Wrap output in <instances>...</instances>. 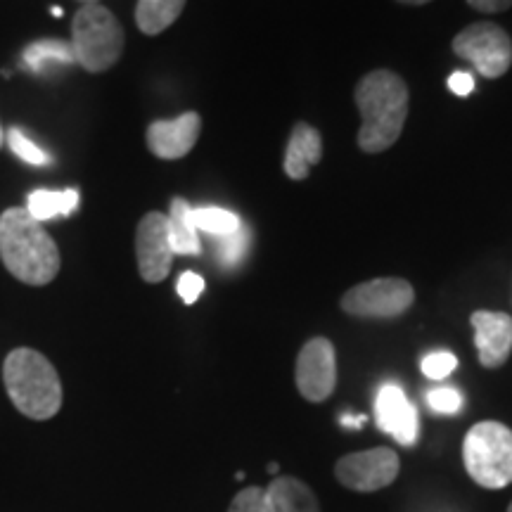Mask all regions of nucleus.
<instances>
[{
	"instance_id": "nucleus-24",
	"label": "nucleus",
	"mask_w": 512,
	"mask_h": 512,
	"mask_svg": "<svg viewBox=\"0 0 512 512\" xmlns=\"http://www.w3.org/2000/svg\"><path fill=\"white\" fill-rule=\"evenodd\" d=\"M427 403L434 413L441 415H456L460 408H463V394L453 387H441V389H432L427 394Z\"/></svg>"
},
{
	"instance_id": "nucleus-19",
	"label": "nucleus",
	"mask_w": 512,
	"mask_h": 512,
	"mask_svg": "<svg viewBox=\"0 0 512 512\" xmlns=\"http://www.w3.org/2000/svg\"><path fill=\"white\" fill-rule=\"evenodd\" d=\"M188 0H138L136 24L145 36H159L181 17Z\"/></svg>"
},
{
	"instance_id": "nucleus-32",
	"label": "nucleus",
	"mask_w": 512,
	"mask_h": 512,
	"mask_svg": "<svg viewBox=\"0 0 512 512\" xmlns=\"http://www.w3.org/2000/svg\"><path fill=\"white\" fill-rule=\"evenodd\" d=\"M508 512H512V503H510V508H508Z\"/></svg>"
},
{
	"instance_id": "nucleus-28",
	"label": "nucleus",
	"mask_w": 512,
	"mask_h": 512,
	"mask_svg": "<svg viewBox=\"0 0 512 512\" xmlns=\"http://www.w3.org/2000/svg\"><path fill=\"white\" fill-rule=\"evenodd\" d=\"M467 5L479 12H489V15H494V12L510 10L512 0H467Z\"/></svg>"
},
{
	"instance_id": "nucleus-29",
	"label": "nucleus",
	"mask_w": 512,
	"mask_h": 512,
	"mask_svg": "<svg viewBox=\"0 0 512 512\" xmlns=\"http://www.w3.org/2000/svg\"><path fill=\"white\" fill-rule=\"evenodd\" d=\"M342 425L344 427H354V430H358V427L366 425V415H344Z\"/></svg>"
},
{
	"instance_id": "nucleus-3",
	"label": "nucleus",
	"mask_w": 512,
	"mask_h": 512,
	"mask_svg": "<svg viewBox=\"0 0 512 512\" xmlns=\"http://www.w3.org/2000/svg\"><path fill=\"white\" fill-rule=\"evenodd\" d=\"M3 382L12 406L29 420H50L62 408V382L41 351L12 349L3 363Z\"/></svg>"
},
{
	"instance_id": "nucleus-16",
	"label": "nucleus",
	"mask_w": 512,
	"mask_h": 512,
	"mask_svg": "<svg viewBox=\"0 0 512 512\" xmlns=\"http://www.w3.org/2000/svg\"><path fill=\"white\" fill-rule=\"evenodd\" d=\"M169 221V240L174 254L181 256H197L202 254V240L200 230L192 223V207L183 197H174L171 200V209L166 214Z\"/></svg>"
},
{
	"instance_id": "nucleus-6",
	"label": "nucleus",
	"mask_w": 512,
	"mask_h": 512,
	"mask_svg": "<svg viewBox=\"0 0 512 512\" xmlns=\"http://www.w3.org/2000/svg\"><path fill=\"white\" fill-rule=\"evenodd\" d=\"M453 53L470 62L486 79H498L512 64V41L498 24L477 22L453 38Z\"/></svg>"
},
{
	"instance_id": "nucleus-23",
	"label": "nucleus",
	"mask_w": 512,
	"mask_h": 512,
	"mask_svg": "<svg viewBox=\"0 0 512 512\" xmlns=\"http://www.w3.org/2000/svg\"><path fill=\"white\" fill-rule=\"evenodd\" d=\"M458 368V358L451 351H432L420 361V370L430 380H444Z\"/></svg>"
},
{
	"instance_id": "nucleus-9",
	"label": "nucleus",
	"mask_w": 512,
	"mask_h": 512,
	"mask_svg": "<svg viewBox=\"0 0 512 512\" xmlns=\"http://www.w3.org/2000/svg\"><path fill=\"white\" fill-rule=\"evenodd\" d=\"M297 389L306 401L320 403L330 399L337 387V356L330 339L313 337L297 356Z\"/></svg>"
},
{
	"instance_id": "nucleus-17",
	"label": "nucleus",
	"mask_w": 512,
	"mask_h": 512,
	"mask_svg": "<svg viewBox=\"0 0 512 512\" xmlns=\"http://www.w3.org/2000/svg\"><path fill=\"white\" fill-rule=\"evenodd\" d=\"M22 62L29 72L41 74L50 67H69L76 64L72 43L62 38H41V41L29 43L22 53Z\"/></svg>"
},
{
	"instance_id": "nucleus-26",
	"label": "nucleus",
	"mask_w": 512,
	"mask_h": 512,
	"mask_svg": "<svg viewBox=\"0 0 512 512\" xmlns=\"http://www.w3.org/2000/svg\"><path fill=\"white\" fill-rule=\"evenodd\" d=\"M178 294H181V299L185 304H195L197 299H200V294L204 292V278L200 273H192V271H185L181 273V278H178V285H176Z\"/></svg>"
},
{
	"instance_id": "nucleus-31",
	"label": "nucleus",
	"mask_w": 512,
	"mask_h": 512,
	"mask_svg": "<svg viewBox=\"0 0 512 512\" xmlns=\"http://www.w3.org/2000/svg\"><path fill=\"white\" fill-rule=\"evenodd\" d=\"M3 143H5V131H3V126H0V147H3Z\"/></svg>"
},
{
	"instance_id": "nucleus-18",
	"label": "nucleus",
	"mask_w": 512,
	"mask_h": 512,
	"mask_svg": "<svg viewBox=\"0 0 512 512\" xmlns=\"http://www.w3.org/2000/svg\"><path fill=\"white\" fill-rule=\"evenodd\" d=\"M79 190L67 188V190H34L27 197V211L34 216L36 221L46 223L57 216H72L79 209Z\"/></svg>"
},
{
	"instance_id": "nucleus-4",
	"label": "nucleus",
	"mask_w": 512,
	"mask_h": 512,
	"mask_svg": "<svg viewBox=\"0 0 512 512\" xmlns=\"http://www.w3.org/2000/svg\"><path fill=\"white\" fill-rule=\"evenodd\" d=\"M69 43L81 69H86L88 74H102L121 60L126 36L119 19L105 5L86 3L74 15Z\"/></svg>"
},
{
	"instance_id": "nucleus-13",
	"label": "nucleus",
	"mask_w": 512,
	"mask_h": 512,
	"mask_svg": "<svg viewBox=\"0 0 512 512\" xmlns=\"http://www.w3.org/2000/svg\"><path fill=\"white\" fill-rule=\"evenodd\" d=\"M475 328V347L484 368H501L512 351V318L508 313L475 311L470 318Z\"/></svg>"
},
{
	"instance_id": "nucleus-30",
	"label": "nucleus",
	"mask_w": 512,
	"mask_h": 512,
	"mask_svg": "<svg viewBox=\"0 0 512 512\" xmlns=\"http://www.w3.org/2000/svg\"><path fill=\"white\" fill-rule=\"evenodd\" d=\"M403 5H425V3H432V0H399Z\"/></svg>"
},
{
	"instance_id": "nucleus-12",
	"label": "nucleus",
	"mask_w": 512,
	"mask_h": 512,
	"mask_svg": "<svg viewBox=\"0 0 512 512\" xmlns=\"http://www.w3.org/2000/svg\"><path fill=\"white\" fill-rule=\"evenodd\" d=\"M375 418L377 427H380L382 432L392 434L401 446H413L415 441H418V411H415L413 403L408 401V396L403 394L399 384L389 382L380 389L375 401Z\"/></svg>"
},
{
	"instance_id": "nucleus-10",
	"label": "nucleus",
	"mask_w": 512,
	"mask_h": 512,
	"mask_svg": "<svg viewBox=\"0 0 512 512\" xmlns=\"http://www.w3.org/2000/svg\"><path fill=\"white\" fill-rule=\"evenodd\" d=\"M174 256L166 214H159V211L145 214L136 230V259L140 278L150 285L162 283V280L169 278Z\"/></svg>"
},
{
	"instance_id": "nucleus-27",
	"label": "nucleus",
	"mask_w": 512,
	"mask_h": 512,
	"mask_svg": "<svg viewBox=\"0 0 512 512\" xmlns=\"http://www.w3.org/2000/svg\"><path fill=\"white\" fill-rule=\"evenodd\" d=\"M448 88H451V93L465 98V95H470L472 91H475V79H472V74H467V72H456V74L448 76Z\"/></svg>"
},
{
	"instance_id": "nucleus-11",
	"label": "nucleus",
	"mask_w": 512,
	"mask_h": 512,
	"mask_svg": "<svg viewBox=\"0 0 512 512\" xmlns=\"http://www.w3.org/2000/svg\"><path fill=\"white\" fill-rule=\"evenodd\" d=\"M202 131V117L197 112H183L176 119H159L147 126V150L159 159H183L197 145Z\"/></svg>"
},
{
	"instance_id": "nucleus-8",
	"label": "nucleus",
	"mask_w": 512,
	"mask_h": 512,
	"mask_svg": "<svg viewBox=\"0 0 512 512\" xmlns=\"http://www.w3.org/2000/svg\"><path fill=\"white\" fill-rule=\"evenodd\" d=\"M401 463L392 448H370V451L349 453L337 460L335 477L342 486L358 494H373L389 486L399 477Z\"/></svg>"
},
{
	"instance_id": "nucleus-2",
	"label": "nucleus",
	"mask_w": 512,
	"mask_h": 512,
	"mask_svg": "<svg viewBox=\"0 0 512 512\" xmlns=\"http://www.w3.org/2000/svg\"><path fill=\"white\" fill-rule=\"evenodd\" d=\"M356 107L361 112L358 147L363 152H384L399 140L408 117V86L399 74L375 69L356 86Z\"/></svg>"
},
{
	"instance_id": "nucleus-22",
	"label": "nucleus",
	"mask_w": 512,
	"mask_h": 512,
	"mask_svg": "<svg viewBox=\"0 0 512 512\" xmlns=\"http://www.w3.org/2000/svg\"><path fill=\"white\" fill-rule=\"evenodd\" d=\"M249 249V230L242 226L238 233L228 235V238H216V254H219L223 266H238L247 256Z\"/></svg>"
},
{
	"instance_id": "nucleus-5",
	"label": "nucleus",
	"mask_w": 512,
	"mask_h": 512,
	"mask_svg": "<svg viewBox=\"0 0 512 512\" xmlns=\"http://www.w3.org/2000/svg\"><path fill=\"white\" fill-rule=\"evenodd\" d=\"M467 475L484 489H503L512 482V430L486 420L467 432L463 444Z\"/></svg>"
},
{
	"instance_id": "nucleus-20",
	"label": "nucleus",
	"mask_w": 512,
	"mask_h": 512,
	"mask_svg": "<svg viewBox=\"0 0 512 512\" xmlns=\"http://www.w3.org/2000/svg\"><path fill=\"white\" fill-rule=\"evenodd\" d=\"M192 223L202 233H209L211 238H228V235L238 233L242 221L233 211L221 207H197L192 209Z\"/></svg>"
},
{
	"instance_id": "nucleus-15",
	"label": "nucleus",
	"mask_w": 512,
	"mask_h": 512,
	"mask_svg": "<svg viewBox=\"0 0 512 512\" xmlns=\"http://www.w3.org/2000/svg\"><path fill=\"white\" fill-rule=\"evenodd\" d=\"M268 512H320V503L311 486L297 477H278L264 489Z\"/></svg>"
},
{
	"instance_id": "nucleus-25",
	"label": "nucleus",
	"mask_w": 512,
	"mask_h": 512,
	"mask_svg": "<svg viewBox=\"0 0 512 512\" xmlns=\"http://www.w3.org/2000/svg\"><path fill=\"white\" fill-rule=\"evenodd\" d=\"M228 512H268L264 489H259V486H249V489L240 491V494L233 498V503H230Z\"/></svg>"
},
{
	"instance_id": "nucleus-14",
	"label": "nucleus",
	"mask_w": 512,
	"mask_h": 512,
	"mask_svg": "<svg viewBox=\"0 0 512 512\" xmlns=\"http://www.w3.org/2000/svg\"><path fill=\"white\" fill-rule=\"evenodd\" d=\"M320 157H323V138H320L316 128L299 121V124L294 126L290 143H287L283 162L285 174L290 176L292 181H304V178L311 174L313 164L320 162Z\"/></svg>"
},
{
	"instance_id": "nucleus-1",
	"label": "nucleus",
	"mask_w": 512,
	"mask_h": 512,
	"mask_svg": "<svg viewBox=\"0 0 512 512\" xmlns=\"http://www.w3.org/2000/svg\"><path fill=\"white\" fill-rule=\"evenodd\" d=\"M0 259L12 278L31 287L53 283L62 266L53 235L27 207H10L0 214Z\"/></svg>"
},
{
	"instance_id": "nucleus-7",
	"label": "nucleus",
	"mask_w": 512,
	"mask_h": 512,
	"mask_svg": "<svg viewBox=\"0 0 512 512\" xmlns=\"http://www.w3.org/2000/svg\"><path fill=\"white\" fill-rule=\"evenodd\" d=\"M415 302V290L403 278H375L361 283L342 297V311L358 318H396Z\"/></svg>"
},
{
	"instance_id": "nucleus-21",
	"label": "nucleus",
	"mask_w": 512,
	"mask_h": 512,
	"mask_svg": "<svg viewBox=\"0 0 512 512\" xmlns=\"http://www.w3.org/2000/svg\"><path fill=\"white\" fill-rule=\"evenodd\" d=\"M5 140H8V147L12 150V155L22 159L31 166H48L53 164V155L43 150L41 145H36L27 133L22 131L19 126H12L8 133H5Z\"/></svg>"
}]
</instances>
